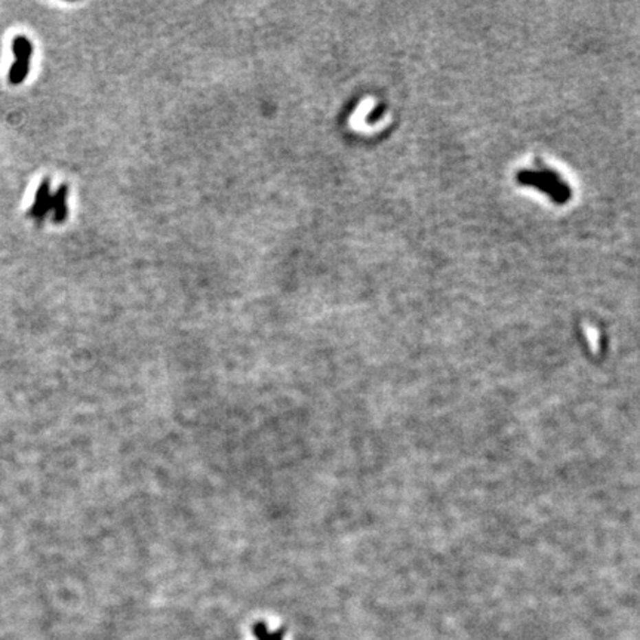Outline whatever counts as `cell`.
I'll return each mask as SVG.
<instances>
[{"label":"cell","instance_id":"obj_1","mask_svg":"<svg viewBox=\"0 0 640 640\" xmlns=\"http://www.w3.org/2000/svg\"><path fill=\"white\" fill-rule=\"evenodd\" d=\"M15 52L18 55V58H20V63L14 67V71L11 73V79L16 83V82H20L27 73V69H24V67H27V58H28V54H30V45H28L24 39H16Z\"/></svg>","mask_w":640,"mask_h":640},{"label":"cell","instance_id":"obj_2","mask_svg":"<svg viewBox=\"0 0 640 640\" xmlns=\"http://www.w3.org/2000/svg\"><path fill=\"white\" fill-rule=\"evenodd\" d=\"M252 632H254V636L256 637V640H283V635L286 633V628L282 627V628L278 630V632L270 633L267 624L263 623V621H260V623L254 624Z\"/></svg>","mask_w":640,"mask_h":640}]
</instances>
